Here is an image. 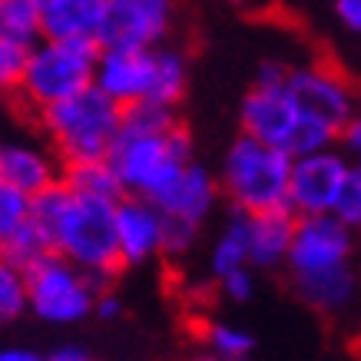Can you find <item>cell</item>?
Listing matches in <instances>:
<instances>
[{
    "instance_id": "cell-1",
    "label": "cell",
    "mask_w": 361,
    "mask_h": 361,
    "mask_svg": "<svg viewBox=\"0 0 361 361\" xmlns=\"http://www.w3.org/2000/svg\"><path fill=\"white\" fill-rule=\"evenodd\" d=\"M33 120L47 136L50 149L60 156V163L73 166L110 156L123 126V106L113 103L99 87H87L77 97H66L40 110Z\"/></svg>"
},
{
    "instance_id": "cell-2",
    "label": "cell",
    "mask_w": 361,
    "mask_h": 361,
    "mask_svg": "<svg viewBox=\"0 0 361 361\" xmlns=\"http://www.w3.org/2000/svg\"><path fill=\"white\" fill-rule=\"evenodd\" d=\"M120 176L126 196H142L156 202L173 179L192 163V140L183 123L166 133H130L120 130L106 156Z\"/></svg>"
},
{
    "instance_id": "cell-3",
    "label": "cell",
    "mask_w": 361,
    "mask_h": 361,
    "mask_svg": "<svg viewBox=\"0 0 361 361\" xmlns=\"http://www.w3.org/2000/svg\"><path fill=\"white\" fill-rule=\"evenodd\" d=\"M288 173H292V156L285 149L242 133L226 149L219 189L235 212L255 216L265 209L288 206Z\"/></svg>"
},
{
    "instance_id": "cell-4",
    "label": "cell",
    "mask_w": 361,
    "mask_h": 361,
    "mask_svg": "<svg viewBox=\"0 0 361 361\" xmlns=\"http://www.w3.org/2000/svg\"><path fill=\"white\" fill-rule=\"evenodd\" d=\"M99 47L97 40H37L27 50V66L17 90V103L37 116L66 97H77L80 90L93 87Z\"/></svg>"
},
{
    "instance_id": "cell-5",
    "label": "cell",
    "mask_w": 361,
    "mask_h": 361,
    "mask_svg": "<svg viewBox=\"0 0 361 361\" xmlns=\"http://www.w3.org/2000/svg\"><path fill=\"white\" fill-rule=\"evenodd\" d=\"M54 252L93 275H120L123 259L116 245V202L103 199H66L54 222Z\"/></svg>"
},
{
    "instance_id": "cell-6",
    "label": "cell",
    "mask_w": 361,
    "mask_h": 361,
    "mask_svg": "<svg viewBox=\"0 0 361 361\" xmlns=\"http://www.w3.org/2000/svg\"><path fill=\"white\" fill-rule=\"evenodd\" d=\"M27 308L50 325H73L93 315L97 288L83 269L50 252L47 259L27 269Z\"/></svg>"
},
{
    "instance_id": "cell-7",
    "label": "cell",
    "mask_w": 361,
    "mask_h": 361,
    "mask_svg": "<svg viewBox=\"0 0 361 361\" xmlns=\"http://www.w3.org/2000/svg\"><path fill=\"white\" fill-rule=\"evenodd\" d=\"M176 20V0H106L97 33L99 50H153L166 44Z\"/></svg>"
},
{
    "instance_id": "cell-8",
    "label": "cell",
    "mask_w": 361,
    "mask_h": 361,
    "mask_svg": "<svg viewBox=\"0 0 361 361\" xmlns=\"http://www.w3.org/2000/svg\"><path fill=\"white\" fill-rule=\"evenodd\" d=\"M351 169H355V163L341 153L338 146H329V149H318V153H305V156H292L288 209L295 216L331 212Z\"/></svg>"
},
{
    "instance_id": "cell-9",
    "label": "cell",
    "mask_w": 361,
    "mask_h": 361,
    "mask_svg": "<svg viewBox=\"0 0 361 361\" xmlns=\"http://www.w3.org/2000/svg\"><path fill=\"white\" fill-rule=\"evenodd\" d=\"M285 265H288L292 279L345 269V265H351V229L341 226L331 212L298 216L295 239H292Z\"/></svg>"
},
{
    "instance_id": "cell-10",
    "label": "cell",
    "mask_w": 361,
    "mask_h": 361,
    "mask_svg": "<svg viewBox=\"0 0 361 361\" xmlns=\"http://www.w3.org/2000/svg\"><path fill=\"white\" fill-rule=\"evenodd\" d=\"M285 87H288L302 116L325 123L331 130H341L348 123V116L355 113V90L331 66H322V63L292 66Z\"/></svg>"
},
{
    "instance_id": "cell-11",
    "label": "cell",
    "mask_w": 361,
    "mask_h": 361,
    "mask_svg": "<svg viewBox=\"0 0 361 361\" xmlns=\"http://www.w3.org/2000/svg\"><path fill=\"white\" fill-rule=\"evenodd\" d=\"M239 123L245 136L262 140L269 146H279V149L288 153L298 123H302V113H298L295 99H292L285 83H279V87L252 83V90L245 93L239 106Z\"/></svg>"
},
{
    "instance_id": "cell-12",
    "label": "cell",
    "mask_w": 361,
    "mask_h": 361,
    "mask_svg": "<svg viewBox=\"0 0 361 361\" xmlns=\"http://www.w3.org/2000/svg\"><path fill=\"white\" fill-rule=\"evenodd\" d=\"M153 50H99L93 87H99L120 106L149 99L153 97V73H156Z\"/></svg>"
},
{
    "instance_id": "cell-13",
    "label": "cell",
    "mask_w": 361,
    "mask_h": 361,
    "mask_svg": "<svg viewBox=\"0 0 361 361\" xmlns=\"http://www.w3.org/2000/svg\"><path fill=\"white\" fill-rule=\"evenodd\" d=\"M166 216L142 196H123L116 202V245H120L123 269L142 265L153 255H163Z\"/></svg>"
},
{
    "instance_id": "cell-14",
    "label": "cell",
    "mask_w": 361,
    "mask_h": 361,
    "mask_svg": "<svg viewBox=\"0 0 361 361\" xmlns=\"http://www.w3.org/2000/svg\"><path fill=\"white\" fill-rule=\"evenodd\" d=\"M63 176V163L50 146H37L27 140H0V179L4 186H13L37 196L44 189L56 186Z\"/></svg>"
},
{
    "instance_id": "cell-15",
    "label": "cell",
    "mask_w": 361,
    "mask_h": 361,
    "mask_svg": "<svg viewBox=\"0 0 361 361\" xmlns=\"http://www.w3.org/2000/svg\"><path fill=\"white\" fill-rule=\"evenodd\" d=\"M219 179L209 173L206 166H199L196 159L183 169V173L173 179V186L166 189L163 196L156 199L153 206L163 212V216H176V219H186V222H196L202 226L216 199H219Z\"/></svg>"
},
{
    "instance_id": "cell-16",
    "label": "cell",
    "mask_w": 361,
    "mask_h": 361,
    "mask_svg": "<svg viewBox=\"0 0 361 361\" xmlns=\"http://www.w3.org/2000/svg\"><path fill=\"white\" fill-rule=\"evenodd\" d=\"M295 226L298 216L288 206L249 216V265H255V269L285 265L292 239H295Z\"/></svg>"
},
{
    "instance_id": "cell-17",
    "label": "cell",
    "mask_w": 361,
    "mask_h": 361,
    "mask_svg": "<svg viewBox=\"0 0 361 361\" xmlns=\"http://www.w3.org/2000/svg\"><path fill=\"white\" fill-rule=\"evenodd\" d=\"M44 37L50 40H97L106 0H47L44 7Z\"/></svg>"
},
{
    "instance_id": "cell-18",
    "label": "cell",
    "mask_w": 361,
    "mask_h": 361,
    "mask_svg": "<svg viewBox=\"0 0 361 361\" xmlns=\"http://www.w3.org/2000/svg\"><path fill=\"white\" fill-rule=\"evenodd\" d=\"M73 196H83V199H103V202H120L126 196L123 189L120 176L113 169L110 159H90V163H73V166H63V176H60Z\"/></svg>"
},
{
    "instance_id": "cell-19",
    "label": "cell",
    "mask_w": 361,
    "mask_h": 361,
    "mask_svg": "<svg viewBox=\"0 0 361 361\" xmlns=\"http://www.w3.org/2000/svg\"><path fill=\"white\" fill-rule=\"evenodd\" d=\"M295 292L305 298L318 312H341L355 298V272L351 265L345 269H331L322 275H305V279H292Z\"/></svg>"
},
{
    "instance_id": "cell-20",
    "label": "cell",
    "mask_w": 361,
    "mask_h": 361,
    "mask_svg": "<svg viewBox=\"0 0 361 361\" xmlns=\"http://www.w3.org/2000/svg\"><path fill=\"white\" fill-rule=\"evenodd\" d=\"M156 60V73H153V103H166V106H176L183 93H186L189 83V60L183 50H176L169 44H159L153 50Z\"/></svg>"
},
{
    "instance_id": "cell-21",
    "label": "cell",
    "mask_w": 361,
    "mask_h": 361,
    "mask_svg": "<svg viewBox=\"0 0 361 361\" xmlns=\"http://www.w3.org/2000/svg\"><path fill=\"white\" fill-rule=\"evenodd\" d=\"M0 37L30 50L44 40V13L37 0H0Z\"/></svg>"
},
{
    "instance_id": "cell-22",
    "label": "cell",
    "mask_w": 361,
    "mask_h": 361,
    "mask_svg": "<svg viewBox=\"0 0 361 361\" xmlns=\"http://www.w3.org/2000/svg\"><path fill=\"white\" fill-rule=\"evenodd\" d=\"M209 265H212L216 282H219L222 275H229V272H235V269H245V265H249V216H245V212H235L229 219V226L222 229Z\"/></svg>"
},
{
    "instance_id": "cell-23",
    "label": "cell",
    "mask_w": 361,
    "mask_h": 361,
    "mask_svg": "<svg viewBox=\"0 0 361 361\" xmlns=\"http://www.w3.org/2000/svg\"><path fill=\"white\" fill-rule=\"evenodd\" d=\"M50 252H54V242H50V235L33 219H27L20 229H13L11 235L0 239V255L11 265L23 269V272H27L30 265H37L40 259H47Z\"/></svg>"
},
{
    "instance_id": "cell-24",
    "label": "cell",
    "mask_w": 361,
    "mask_h": 361,
    "mask_svg": "<svg viewBox=\"0 0 361 361\" xmlns=\"http://www.w3.org/2000/svg\"><path fill=\"white\" fill-rule=\"evenodd\" d=\"M176 123H179L176 106L153 103V99H140V103L123 106V126L120 130H130V133H166V130H173Z\"/></svg>"
},
{
    "instance_id": "cell-25",
    "label": "cell",
    "mask_w": 361,
    "mask_h": 361,
    "mask_svg": "<svg viewBox=\"0 0 361 361\" xmlns=\"http://www.w3.org/2000/svg\"><path fill=\"white\" fill-rule=\"evenodd\" d=\"M202 341L222 361H245L252 355V345H255L249 331L235 329V325H226V322H209L206 329H202Z\"/></svg>"
},
{
    "instance_id": "cell-26",
    "label": "cell",
    "mask_w": 361,
    "mask_h": 361,
    "mask_svg": "<svg viewBox=\"0 0 361 361\" xmlns=\"http://www.w3.org/2000/svg\"><path fill=\"white\" fill-rule=\"evenodd\" d=\"M27 312V275L0 255V325Z\"/></svg>"
},
{
    "instance_id": "cell-27",
    "label": "cell",
    "mask_w": 361,
    "mask_h": 361,
    "mask_svg": "<svg viewBox=\"0 0 361 361\" xmlns=\"http://www.w3.org/2000/svg\"><path fill=\"white\" fill-rule=\"evenodd\" d=\"M23 66H27V47H17L0 37V99H13L20 90Z\"/></svg>"
},
{
    "instance_id": "cell-28",
    "label": "cell",
    "mask_w": 361,
    "mask_h": 361,
    "mask_svg": "<svg viewBox=\"0 0 361 361\" xmlns=\"http://www.w3.org/2000/svg\"><path fill=\"white\" fill-rule=\"evenodd\" d=\"M331 216L341 222V226H348L351 232L361 229V173L358 166L348 173L345 179V186H341L338 199H335V206H331Z\"/></svg>"
},
{
    "instance_id": "cell-29",
    "label": "cell",
    "mask_w": 361,
    "mask_h": 361,
    "mask_svg": "<svg viewBox=\"0 0 361 361\" xmlns=\"http://www.w3.org/2000/svg\"><path fill=\"white\" fill-rule=\"evenodd\" d=\"M30 219V196L13 186H0V239Z\"/></svg>"
},
{
    "instance_id": "cell-30",
    "label": "cell",
    "mask_w": 361,
    "mask_h": 361,
    "mask_svg": "<svg viewBox=\"0 0 361 361\" xmlns=\"http://www.w3.org/2000/svg\"><path fill=\"white\" fill-rule=\"evenodd\" d=\"M199 235L196 222L176 219V216H166V229H163V255H186L192 249V242Z\"/></svg>"
},
{
    "instance_id": "cell-31",
    "label": "cell",
    "mask_w": 361,
    "mask_h": 361,
    "mask_svg": "<svg viewBox=\"0 0 361 361\" xmlns=\"http://www.w3.org/2000/svg\"><path fill=\"white\" fill-rule=\"evenodd\" d=\"M219 288H222V295L229 298V302H249L252 292H255L252 265H245V269H235V272H229V275H222V279H219Z\"/></svg>"
},
{
    "instance_id": "cell-32",
    "label": "cell",
    "mask_w": 361,
    "mask_h": 361,
    "mask_svg": "<svg viewBox=\"0 0 361 361\" xmlns=\"http://www.w3.org/2000/svg\"><path fill=\"white\" fill-rule=\"evenodd\" d=\"M335 146H341V153L348 156V159L361 163V113L358 110L351 113L348 123L338 130V142Z\"/></svg>"
},
{
    "instance_id": "cell-33",
    "label": "cell",
    "mask_w": 361,
    "mask_h": 361,
    "mask_svg": "<svg viewBox=\"0 0 361 361\" xmlns=\"http://www.w3.org/2000/svg\"><path fill=\"white\" fill-rule=\"evenodd\" d=\"M288 70H292V66H285L282 60H262L259 73H255V83H262V87H279V83L288 80Z\"/></svg>"
},
{
    "instance_id": "cell-34",
    "label": "cell",
    "mask_w": 361,
    "mask_h": 361,
    "mask_svg": "<svg viewBox=\"0 0 361 361\" xmlns=\"http://www.w3.org/2000/svg\"><path fill=\"white\" fill-rule=\"evenodd\" d=\"M335 13L351 33H361V0H335Z\"/></svg>"
},
{
    "instance_id": "cell-35",
    "label": "cell",
    "mask_w": 361,
    "mask_h": 361,
    "mask_svg": "<svg viewBox=\"0 0 361 361\" xmlns=\"http://www.w3.org/2000/svg\"><path fill=\"white\" fill-rule=\"evenodd\" d=\"M120 312H123V302H120V295H116L113 288L99 292L97 302H93V315H99V318H116Z\"/></svg>"
},
{
    "instance_id": "cell-36",
    "label": "cell",
    "mask_w": 361,
    "mask_h": 361,
    "mask_svg": "<svg viewBox=\"0 0 361 361\" xmlns=\"http://www.w3.org/2000/svg\"><path fill=\"white\" fill-rule=\"evenodd\" d=\"M47 361H93L83 348H77V345H60V348H54L50 355H44Z\"/></svg>"
},
{
    "instance_id": "cell-37",
    "label": "cell",
    "mask_w": 361,
    "mask_h": 361,
    "mask_svg": "<svg viewBox=\"0 0 361 361\" xmlns=\"http://www.w3.org/2000/svg\"><path fill=\"white\" fill-rule=\"evenodd\" d=\"M0 361H47V358L30 348H0Z\"/></svg>"
},
{
    "instance_id": "cell-38",
    "label": "cell",
    "mask_w": 361,
    "mask_h": 361,
    "mask_svg": "<svg viewBox=\"0 0 361 361\" xmlns=\"http://www.w3.org/2000/svg\"><path fill=\"white\" fill-rule=\"evenodd\" d=\"M196 361H222V358H216V355H206V358H196Z\"/></svg>"
},
{
    "instance_id": "cell-39",
    "label": "cell",
    "mask_w": 361,
    "mask_h": 361,
    "mask_svg": "<svg viewBox=\"0 0 361 361\" xmlns=\"http://www.w3.org/2000/svg\"><path fill=\"white\" fill-rule=\"evenodd\" d=\"M229 4H245V0H229Z\"/></svg>"
},
{
    "instance_id": "cell-40",
    "label": "cell",
    "mask_w": 361,
    "mask_h": 361,
    "mask_svg": "<svg viewBox=\"0 0 361 361\" xmlns=\"http://www.w3.org/2000/svg\"><path fill=\"white\" fill-rule=\"evenodd\" d=\"M37 4H40V7H44V4H47V0H37Z\"/></svg>"
},
{
    "instance_id": "cell-41",
    "label": "cell",
    "mask_w": 361,
    "mask_h": 361,
    "mask_svg": "<svg viewBox=\"0 0 361 361\" xmlns=\"http://www.w3.org/2000/svg\"><path fill=\"white\" fill-rule=\"evenodd\" d=\"M355 166H358V173H361V163H355Z\"/></svg>"
},
{
    "instance_id": "cell-42",
    "label": "cell",
    "mask_w": 361,
    "mask_h": 361,
    "mask_svg": "<svg viewBox=\"0 0 361 361\" xmlns=\"http://www.w3.org/2000/svg\"><path fill=\"white\" fill-rule=\"evenodd\" d=\"M0 186H4V179H0Z\"/></svg>"
}]
</instances>
